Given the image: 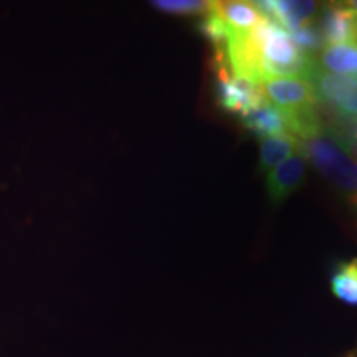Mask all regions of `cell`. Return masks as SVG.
Listing matches in <instances>:
<instances>
[{"label":"cell","instance_id":"cell-1","mask_svg":"<svg viewBox=\"0 0 357 357\" xmlns=\"http://www.w3.org/2000/svg\"><path fill=\"white\" fill-rule=\"evenodd\" d=\"M250 35L255 42L265 82L270 78H298L310 82L312 71L318 68L316 55L300 50L291 35L273 20L263 19L255 29L250 30Z\"/></svg>","mask_w":357,"mask_h":357},{"label":"cell","instance_id":"cell-2","mask_svg":"<svg viewBox=\"0 0 357 357\" xmlns=\"http://www.w3.org/2000/svg\"><path fill=\"white\" fill-rule=\"evenodd\" d=\"M305 159L357 207V162L328 131L298 142Z\"/></svg>","mask_w":357,"mask_h":357},{"label":"cell","instance_id":"cell-3","mask_svg":"<svg viewBox=\"0 0 357 357\" xmlns=\"http://www.w3.org/2000/svg\"><path fill=\"white\" fill-rule=\"evenodd\" d=\"M310 83L316 102L323 105L337 118H357V78L329 73L323 68L312 71Z\"/></svg>","mask_w":357,"mask_h":357},{"label":"cell","instance_id":"cell-4","mask_svg":"<svg viewBox=\"0 0 357 357\" xmlns=\"http://www.w3.org/2000/svg\"><path fill=\"white\" fill-rule=\"evenodd\" d=\"M215 96L217 105L223 111L240 114L242 118L268 105L261 84H253L242 78L231 77V75L217 78Z\"/></svg>","mask_w":357,"mask_h":357},{"label":"cell","instance_id":"cell-5","mask_svg":"<svg viewBox=\"0 0 357 357\" xmlns=\"http://www.w3.org/2000/svg\"><path fill=\"white\" fill-rule=\"evenodd\" d=\"M316 26L326 47L342 43L357 47V13L347 2L326 3L321 7Z\"/></svg>","mask_w":357,"mask_h":357},{"label":"cell","instance_id":"cell-6","mask_svg":"<svg viewBox=\"0 0 357 357\" xmlns=\"http://www.w3.org/2000/svg\"><path fill=\"white\" fill-rule=\"evenodd\" d=\"M306 159L300 153H294L283 164L266 174V190L271 204H283L289 195L300 189L305 181Z\"/></svg>","mask_w":357,"mask_h":357},{"label":"cell","instance_id":"cell-7","mask_svg":"<svg viewBox=\"0 0 357 357\" xmlns=\"http://www.w3.org/2000/svg\"><path fill=\"white\" fill-rule=\"evenodd\" d=\"M266 100L280 109H296L306 105H314L316 96L306 79L270 78L261 84Z\"/></svg>","mask_w":357,"mask_h":357},{"label":"cell","instance_id":"cell-8","mask_svg":"<svg viewBox=\"0 0 357 357\" xmlns=\"http://www.w3.org/2000/svg\"><path fill=\"white\" fill-rule=\"evenodd\" d=\"M211 10L215 12L227 25L236 32H248L263 20L253 2L242 0H225V2H211Z\"/></svg>","mask_w":357,"mask_h":357},{"label":"cell","instance_id":"cell-9","mask_svg":"<svg viewBox=\"0 0 357 357\" xmlns=\"http://www.w3.org/2000/svg\"><path fill=\"white\" fill-rule=\"evenodd\" d=\"M242 123L260 141L287 134V123H284L283 111L273 105L261 106L260 109L242 118Z\"/></svg>","mask_w":357,"mask_h":357},{"label":"cell","instance_id":"cell-10","mask_svg":"<svg viewBox=\"0 0 357 357\" xmlns=\"http://www.w3.org/2000/svg\"><path fill=\"white\" fill-rule=\"evenodd\" d=\"M319 68L329 73L346 75L357 78V47L351 43L329 45L324 47L316 56Z\"/></svg>","mask_w":357,"mask_h":357},{"label":"cell","instance_id":"cell-11","mask_svg":"<svg viewBox=\"0 0 357 357\" xmlns=\"http://www.w3.org/2000/svg\"><path fill=\"white\" fill-rule=\"evenodd\" d=\"M298 141L289 134H281L276 137H268L260 142V158H258V169L261 172H270L288 158H291Z\"/></svg>","mask_w":357,"mask_h":357},{"label":"cell","instance_id":"cell-12","mask_svg":"<svg viewBox=\"0 0 357 357\" xmlns=\"http://www.w3.org/2000/svg\"><path fill=\"white\" fill-rule=\"evenodd\" d=\"M331 291L337 300L357 306V258L339 263L331 278Z\"/></svg>","mask_w":357,"mask_h":357},{"label":"cell","instance_id":"cell-13","mask_svg":"<svg viewBox=\"0 0 357 357\" xmlns=\"http://www.w3.org/2000/svg\"><path fill=\"white\" fill-rule=\"evenodd\" d=\"M151 6L171 15H205L211 2L202 0H155Z\"/></svg>","mask_w":357,"mask_h":357},{"label":"cell","instance_id":"cell-14","mask_svg":"<svg viewBox=\"0 0 357 357\" xmlns=\"http://www.w3.org/2000/svg\"><path fill=\"white\" fill-rule=\"evenodd\" d=\"M289 35H291L296 47L305 53H310V55H314V53H318L324 48V42L323 38H321V33L316 25L301 26V29L294 30V32Z\"/></svg>","mask_w":357,"mask_h":357},{"label":"cell","instance_id":"cell-15","mask_svg":"<svg viewBox=\"0 0 357 357\" xmlns=\"http://www.w3.org/2000/svg\"><path fill=\"white\" fill-rule=\"evenodd\" d=\"M347 3H349V6H351L352 8H354L356 13H357V0H354V2H347Z\"/></svg>","mask_w":357,"mask_h":357}]
</instances>
